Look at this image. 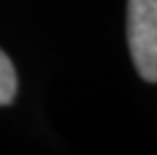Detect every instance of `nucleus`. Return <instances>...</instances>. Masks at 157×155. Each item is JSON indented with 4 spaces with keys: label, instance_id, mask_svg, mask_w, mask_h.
<instances>
[{
    "label": "nucleus",
    "instance_id": "nucleus-1",
    "mask_svg": "<svg viewBox=\"0 0 157 155\" xmlns=\"http://www.w3.org/2000/svg\"><path fill=\"white\" fill-rule=\"evenodd\" d=\"M127 38L137 73L157 83V0H129Z\"/></svg>",
    "mask_w": 157,
    "mask_h": 155
},
{
    "label": "nucleus",
    "instance_id": "nucleus-2",
    "mask_svg": "<svg viewBox=\"0 0 157 155\" xmlns=\"http://www.w3.org/2000/svg\"><path fill=\"white\" fill-rule=\"evenodd\" d=\"M16 95V73L14 64L0 50V105H10Z\"/></svg>",
    "mask_w": 157,
    "mask_h": 155
}]
</instances>
